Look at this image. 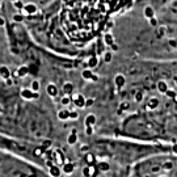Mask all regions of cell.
I'll list each match as a JSON object with an SVG mask.
<instances>
[{
  "instance_id": "cell-12",
  "label": "cell",
  "mask_w": 177,
  "mask_h": 177,
  "mask_svg": "<svg viewBox=\"0 0 177 177\" xmlns=\"http://www.w3.org/2000/svg\"><path fill=\"white\" fill-rule=\"evenodd\" d=\"M85 160L89 163V164H92L93 161H94V159H93V155H91V153H88V155L85 156Z\"/></svg>"
},
{
  "instance_id": "cell-13",
  "label": "cell",
  "mask_w": 177,
  "mask_h": 177,
  "mask_svg": "<svg viewBox=\"0 0 177 177\" xmlns=\"http://www.w3.org/2000/svg\"><path fill=\"white\" fill-rule=\"evenodd\" d=\"M85 133H87L88 135H91V134L93 133V130H92V127H91V126H87V130H85Z\"/></svg>"
},
{
  "instance_id": "cell-10",
  "label": "cell",
  "mask_w": 177,
  "mask_h": 177,
  "mask_svg": "<svg viewBox=\"0 0 177 177\" xmlns=\"http://www.w3.org/2000/svg\"><path fill=\"white\" fill-rule=\"evenodd\" d=\"M83 175H84L85 177H89L92 173H91V168H88V167H85L84 169H83Z\"/></svg>"
},
{
  "instance_id": "cell-1",
  "label": "cell",
  "mask_w": 177,
  "mask_h": 177,
  "mask_svg": "<svg viewBox=\"0 0 177 177\" xmlns=\"http://www.w3.org/2000/svg\"><path fill=\"white\" fill-rule=\"evenodd\" d=\"M133 0H61L59 25L70 43L83 46L102 33L110 17Z\"/></svg>"
},
{
  "instance_id": "cell-4",
  "label": "cell",
  "mask_w": 177,
  "mask_h": 177,
  "mask_svg": "<svg viewBox=\"0 0 177 177\" xmlns=\"http://www.w3.org/2000/svg\"><path fill=\"white\" fill-rule=\"evenodd\" d=\"M50 175L52 177H59L61 176V169L58 167H55V165H52V167H50Z\"/></svg>"
},
{
  "instance_id": "cell-7",
  "label": "cell",
  "mask_w": 177,
  "mask_h": 177,
  "mask_svg": "<svg viewBox=\"0 0 177 177\" xmlns=\"http://www.w3.org/2000/svg\"><path fill=\"white\" fill-rule=\"evenodd\" d=\"M109 164L108 163H105V161H100L98 163V169H101L102 172H106V170H109Z\"/></svg>"
},
{
  "instance_id": "cell-6",
  "label": "cell",
  "mask_w": 177,
  "mask_h": 177,
  "mask_svg": "<svg viewBox=\"0 0 177 177\" xmlns=\"http://www.w3.org/2000/svg\"><path fill=\"white\" fill-rule=\"evenodd\" d=\"M94 122H96V117H94L93 114H89V116L85 118V125L87 126H92Z\"/></svg>"
},
{
  "instance_id": "cell-11",
  "label": "cell",
  "mask_w": 177,
  "mask_h": 177,
  "mask_svg": "<svg viewBox=\"0 0 177 177\" xmlns=\"http://www.w3.org/2000/svg\"><path fill=\"white\" fill-rule=\"evenodd\" d=\"M68 143H71V144L76 143V135L75 134H72V135H70V137H68Z\"/></svg>"
},
{
  "instance_id": "cell-8",
  "label": "cell",
  "mask_w": 177,
  "mask_h": 177,
  "mask_svg": "<svg viewBox=\"0 0 177 177\" xmlns=\"http://www.w3.org/2000/svg\"><path fill=\"white\" fill-rule=\"evenodd\" d=\"M58 117L61 118V120H67V118L70 117V113H68V111H66V110H63V111H59Z\"/></svg>"
},
{
  "instance_id": "cell-5",
  "label": "cell",
  "mask_w": 177,
  "mask_h": 177,
  "mask_svg": "<svg viewBox=\"0 0 177 177\" xmlns=\"http://www.w3.org/2000/svg\"><path fill=\"white\" fill-rule=\"evenodd\" d=\"M75 104H76V106H79V108H84L85 101H84V98H83V96H76L75 97Z\"/></svg>"
},
{
  "instance_id": "cell-16",
  "label": "cell",
  "mask_w": 177,
  "mask_h": 177,
  "mask_svg": "<svg viewBox=\"0 0 177 177\" xmlns=\"http://www.w3.org/2000/svg\"><path fill=\"white\" fill-rule=\"evenodd\" d=\"M2 2H3V0H0V3H2Z\"/></svg>"
},
{
  "instance_id": "cell-15",
  "label": "cell",
  "mask_w": 177,
  "mask_h": 177,
  "mask_svg": "<svg viewBox=\"0 0 177 177\" xmlns=\"http://www.w3.org/2000/svg\"><path fill=\"white\" fill-rule=\"evenodd\" d=\"M160 177H167V176H160Z\"/></svg>"
},
{
  "instance_id": "cell-3",
  "label": "cell",
  "mask_w": 177,
  "mask_h": 177,
  "mask_svg": "<svg viewBox=\"0 0 177 177\" xmlns=\"http://www.w3.org/2000/svg\"><path fill=\"white\" fill-rule=\"evenodd\" d=\"M147 106H148L150 109H155V108H157V106H159V100L155 98V97H153V98H150V100H148V104H147Z\"/></svg>"
},
{
  "instance_id": "cell-9",
  "label": "cell",
  "mask_w": 177,
  "mask_h": 177,
  "mask_svg": "<svg viewBox=\"0 0 177 177\" xmlns=\"http://www.w3.org/2000/svg\"><path fill=\"white\" fill-rule=\"evenodd\" d=\"M172 168H173V164L170 161H167V163L163 164V169H165V170H170Z\"/></svg>"
},
{
  "instance_id": "cell-2",
  "label": "cell",
  "mask_w": 177,
  "mask_h": 177,
  "mask_svg": "<svg viewBox=\"0 0 177 177\" xmlns=\"http://www.w3.org/2000/svg\"><path fill=\"white\" fill-rule=\"evenodd\" d=\"M63 172L66 175H70L74 172V164L72 163H68V164H64L63 165Z\"/></svg>"
},
{
  "instance_id": "cell-14",
  "label": "cell",
  "mask_w": 177,
  "mask_h": 177,
  "mask_svg": "<svg viewBox=\"0 0 177 177\" xmlns=\"http://www.w3.org/2000/svg\"><path fill=\"white\" fill-rule=\"evenodd\" d=\"M173 152H175V153H177V144H175V146H173Z\"/></svg>"
}]
</instances>
